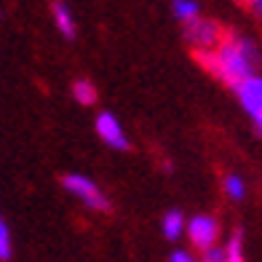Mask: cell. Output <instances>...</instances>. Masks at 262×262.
Wrapping results in <instances>:
<instances>
[{"label": "cell", "instance_id": "1", "mask_svg": "<svg viewBox=\"0 0 262 262\" xmlns=\"http://www.w3.org/2000/svg\"><path fill=\"white\" fill-rule=\"evenodd\" d=\"M195 56L211 75H217L233 89L254 75V64L259 59L257 46L249 38H235V35L225 38L214 51H198Z\"/></svg>", "mask_w": 262, "mask_h": 262}, {"label": "cell", "instance_id": "2", "mask_svg": "<svg viewBox=\"0 0 262 262\" xmlns=\"http://www.w3.org/2000/svg\"><path fill=\"white\" fill-rule=\"evenodd\" d=\"M62 185H64L67 193H73L75 198H80L89 209H94V211H107V209H110V201L104 198V193L97 187V182H91L89 177H83V174H67L64 180H62Z\"/></svg>", "mask_w": 262, "mask_h": 262}, {"label": "cell", "instance_id": "3", "mask_svg": "<svg viewBox=\"0 0 262 262\" xmlns=\"http://www.w3.org/2000/svg\"><path fill=\"white\" fill-rule=\"evenodd\" d=\"M185 38H187V43L193 46L195 51H214V49H217V46L225 40V38H222V30L214 25L211 19H201V16L187 25Z\"/></svg>", "mask_w": 262, "mask_h": 262}, {"label": "cell", "instance_id": "4", "mask_svg": "<svg viewBox=\"0 0 262 262\" xmlns=\"http://www.w3.org/2000/svg\"><path fill=\"white\" fill-rule=\"evenodd\" d=\"M235 94H238V102H241V107L246 110V115L252 118V123L262 134V78L252 75L235 89Z\"/></svg>", "mask_w": 262, "mask_h": 262}, {"label": "cell", "instance_id": "5", "mask_svg": "<svg viewBox=\"0 0 262 262\" xmlns=\"http://www.w3.org/2000/svg\"><path fill=\"white\" fill-rule=\"evenodd\" d=\"M187 238L190 244H193L195 249H211L217 246V238H220V222L209 217V214H198V217H193L187 222Z\"/></svg>", "mask_w": 262, "mask_h": 262}, {"label": "cell", "instance_id": "6", "mask_svg": "<svg viewBox=\"0 0 262 262\" xmlns=\"http://www.w3.org/2000/svg\"><path fill=\"white\" fill-rule=\"evenodd\" d=\"M94 128H97V134L102 137V142H104L107 147H113V150H128V147H131L126 131H123V126H121V121H118L113 113L97 115Z\"/></svg>", "mask_w": 262, "mask_h": 262}, {"label": "cell", "instance_id": "7", "mask_svg": "<svg viewBox=\"0 0 262 262\" xmlns=\"http://www.w3.org/2000/svg\"><path fill=\"white\" fill-rule=\"evenodd\" d=\"M161 228H163V235L169 238V241H177L182 233H187V222H185V217H182L180 211H169V214L163 217Z\"/></svg>", "mask_w": 262, "mask_h": 262}, {"label": "cell", "instance_id": "8", "mask_svg": "<svg viewBox=\"0 0 262 262\" xmlns=\"http://www.w3.org/2000/svg\"><path fill=\"white\" fill-rule=\"evenodd\" d=\"M54 21H56V27L64 38H73L75 35V19L70 14L67 3H54Z\"/></svg>", "mask_w": 262, "mask_h": 262}, {"label": "cell", "instance_id": "9", "mask_svg": "<svg viewBox=\"0 0 262 262\" xmlns=\"http://www.w3.org/2000/svg\"><path fill=\"white\" fill-rule=\"evenodd\" d=\"M171 11H174V16L180 19V21H185V25L195 21L198 14H201L195 0H174V3H171Z\"/></svg>", "mask_w": 262, "mask_h": 262}, {"label": "cell", "instance_id": "10", "mask_svg": "<svg viewBox=\"0 0 262 262\" xmlns=\"http://www.w3.org/2000/svg\"><path fill=\"white\" fill-rule=\"evenodd\" d=\"M73 97H75V102L89 107V104L97 102V89H94L91 80H75L73 83Z\"/></svg>", "mask_w": 262, "mask_h": 262}, {"label": "cell", "instance_id": "11", "mask_svg": "<svg viewBox=\"0 0 262 262\" xmlns=\"http://www.w3.org/2000/svg\"><path fill=\"white\" fill-rule=\"evenodd\" d=\"M225 262H246L244 259V246H241V233H233V238L225 246Z\"/></svg>", "mask_w": 262, "mask_h": 262}, {"label": "cell", "instance_id": "12", "mask_svg": "<svg viewBox=\"0 0 262 262\" xmlns=\"http://www.w3.org/2000/svg\"><path fill=\"white\" fill-rule=\"evenodd\" d=\"M225 193H228L233 201H241L246 195V185L244 180L238 174H230V177H225Z\"/></svg>", "mask_w": 262, "mask_h": 262}, {"label": "cell", "instance_id": "13", "mask_svg": "<svg viewBox=\"0 0 262 262\" xmlns=\"http://www.w3.org/2000/svg\"><path fill=\"white\" fill-rule=\"evenodd\" d=\"M8 257H11V235L3 217H0V259H8Z\"/></svg>", "mask_w": 262, "mask_h": 262}, {"label": "cell", "instance_id": "14", "mask_svg": "<svg viewBox=\"0 0 262 262\" xmlns=\"http://www.w3.org/2000/svg\"><path fill=\"white\" fill-rule=\"evenodd\" d=\"M204 262H225V249L220 246H211L204 252Z\"/></svg>", "mask_w": 262, "mask_h": 262}, {"label": "cell", "instance_id": "15", "mask_svg": "<svg viewBox=\"0 0 262 262\" xmlns=\"http://www.w3.org/2000/svg\"><path fill=\"white\" fill-rule=\"evenodd\" d=\"M169 262H195V257L190 252H185V249H177V252L169 257Z\"/></svg>", "mask_w": 262, "mask_h": 262}, {"label": "cell", "instance_id": "16", "mask_svg": "<svg viewBox=\"0 0 262 262\" xmlns=\"http://www.w3.org/2000/svg\"><path fill=\"white\" fill-rule=\"evenodd\" d=\"M246 6H249V8H252V11H254V14H257V16L262 19V0H246Z\"/></svg>", "mask_w": 262, "mask_h": 262}]
</instances>
